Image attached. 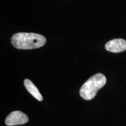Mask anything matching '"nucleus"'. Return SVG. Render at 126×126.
I'll return each instance as SVG.
<instances>
[{"mask_svg": "<svg viewBox=\"0 0 126 126\" xmlns=\"http://www.w3.org/2000/svg\"><path fill=\"white\" fill-rule=\"evenodd\" d=\"M46 43L45 36L35 33L20 32L11 37V43L18 49L29 50L40 48Z\"/></svg>", "mask_w": 126, "mask_h": 126, "instance_id": "obj_1", "label": "nucleus"}, {"mask_svg": "<svg viewBox=\"0 0 126 126\" xmlns=\"http://www.w3.org/2000/svg\"><path fill=\"white\" fill-rule=\"evenodd\" d=\"M106 83V78L101 73L94 74L89 78L81 86L79 94L85 100L94 99L97 91L101 89Z\"/></svg>", "mask_w": 126, "mask_h": 126, "instance_id": "obj_2", "label": "nucleus"}, {"mask_svg": "<svg viewBox=\"0 0 126 126\" xmlns=\"http://www.w3.org/2000/svg\"><path fill=\"white\" fill-rule=\"evenodd\" d=\"M28 120L29 119L25 113L20 111H14L6 118L5 124L8 126L22 125L28 123Z\"/></svg>", "mask_w": 126, "mask_h": 126, "instance_id": "obj_3", "label": "nucleus"}, {"mask_svg": "<svg viewBox=\"0 0 126 126\" xmlns=\"http://www.w3.org/2000/svg\"><path fill=\"white\" fill-rule=\"evenodd\" d=\"M105 48L111 53H121L126 50V41L123 39H114L107 42Z\"/></svg>", "mask_w": 126, "mask_h": 126, "instance_id": "obj_4", "label": "nucleus"}, {"mask_svg": "<svg viewBox=\"0 0 126 126\" xmlns=\"http://www.w3.org/2000/svg\"><path fill=\"white\" fill-rule=\"evenodd\" d=\"M24 85L27 91L29 92V94H31L34 98H36L39 101H42L43 96L40 94V92L35 86V85L31 80H29V79H25Z\"/></svg>", "mask_w": 126, "mask_h": 126, "instance_id": "obj_5", "label": "nucleus"}]
</instances>
